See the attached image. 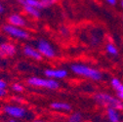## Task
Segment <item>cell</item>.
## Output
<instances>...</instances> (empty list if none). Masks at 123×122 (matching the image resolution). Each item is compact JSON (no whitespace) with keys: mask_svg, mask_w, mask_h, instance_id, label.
Masks as SVG:
<instances>
[{"mask_svg":"<svg viewBox=\"0 0 123 122\" xmlns=\"http://www.w3.org/2000/svg\"><path fill=\"white\" fill-rule=\"evenodd\" d=\"M70 69L72 70L73 73L84 76V77H87V78H90L92 80L99 81L103 78V74L100 70H98L96 68L89 67L82 65V64H73L70 66Z\"/></svg>","mask_w":123,"mask_h":122,"instance_id":"obj_1","label":"cell"},{"mask_svg":"<svg viewBox=\"0 0 123 122\" xmlns=\"http://www.w3.org/2000/svg\"><path fill=\"white\" fill-rule=\"evenodd\" d=\"M95 101L103 106L105 108H111L115 109L117 110H123V101L120 100L119 98H115L110 94L106 93H98L94 97Z\"/></svg>","mask_w":123,"mask_h":122,"instance_id":"obj_2","label":"cell"},{"mask_svg":"<svg viewBox=\"0 0 123 122\" xmlns=\"http://www.w3.org/2000/svg\"><path fill=\"white\" fill-rule=\"evenodd\" d=\"M26 83L29 86L37 87V88H45L48 90H57L60 87L58 81L48 77L42 78V77H37V76H32V77H29L26 80Z\"/></svg>","mask_w":123,"mask_h":122,"instance_id":"obj_3","label":"cell"},{"mask_svg":"<svg viewBox=\"0 0 123 122\" xmlns=\"http://www.w3.org/2000/svg\"><path fill=\"white\" fill-rule=\"evenodd\" d=\"M2 30L5 34H7L8 36L13 37L15 39L26 40L29 38V33L24 27H19V26H15L10 24H7L2 26Z\"/></svg>","mask_w":123,"mask_h":122,"instance_id":"obj_4","label":"cell"},{"mask_svg":"<svg viewBox=\"0 0 123 122\" xmlns=\"http://www.w3.org/2000/svg\"><path fill=\"white\" fill-rule=\"evenodd\" d=\"M3 112L6 115L16 119H23L28 115V111L24 106L15 105V104H6L3 108Z\"/></svg>","mask_w":123,"mask_h":122,"instance_id":"obj_5","label":"cell"},{"mask_svg":"<svg viewBox=\"0 0 123 122\" xmlns=\"http://www.w3.org/2000/svg\"><path fill=\"white\" fill-rule=\"evenodd\" d=\"M37 50L40 52L42 57H45L47 59H53L56 56V51L52 45L45 39H40L37 42L36 45Z\"/></svg>","mask_w":123,"mask_h":122,"instance_id":"obj_6","label":"cell"},{"mask_svg":"<svg viewBox=\"0 0 123 122\" xmlns=\"http://www.w3.org/2000/svg\"><path fill=\"white\" fill-rule=\"evenodd\" d=\"M18 48L15 44L4 42L0 44V59H8L17 54Z\"/></svg>","mask_w":123,"mask_h":122,"instance_id":"obj_7","label":"cell"},{"mask_svg":"<svg viewBox=\"0 0 123 122\" xmlns=\"http://www.w3.org/2000/svg\"><path fill=\"white\" fill-rule=\"evenodd\" d=\"M44 74H45L46 77H48V78L63 79V78H66L68 76V70H66L64 68H60V69L49 68V69H46L44 71Z\"/></svg>","mask_w":123,"mask_h":122,"instance_id":"obj_8","label":"cell"},{"mask_svg":"<svg viewBox=\"0 0 123 122\" xmlns=\"http://www.w3.org/2000/svg\"><path fill=\"white\" fill-rule=\"evenodd\" d=\"M8 24L15 25V26H19V27H25L27 24L26 20L22 16V15L17 14V13L11 14L8 17Z\"/></svg>","mask_w":123,"mask_h":122,"instance_id":"obj_9","label":"cell"},{"mask_svg":"<svg viewBox=\"0 0 123 122\" xmlns=\"http://www.w3.org/2000/svg\"><path fill=\"white\" fill-rule=\"evenodd\" d=\"M23 52L27 58H30L35 61H40L43 58L40 52L37 50V48H34L32 46H30V45H25L23 48Z\"/></svg>","mask_w":123,"mask_h":122,"instance_id":"obj_10","label":"cell"},{"mask_svg":"<svg viewBox=\"0 0 123 122\" xmlns=\"http://www.w3.org/2000/svg\"><path fill=\"white\" fill-rule=\"evenodd\" d=\"M17 1L22 5V6H25V5H27V6H32V7H35L39 10L41 9H44V5L42 4V2L40 0H17Z\"/></svg>","mask_w":123,"mask_h":122,"instance_id":"obj_11","label":"cell"},{"mask_svg":"<svg viewBox=\"0 0 123 122\" xmlns=\"http://www.w3.org/2000/svg\"><path fill=\"white\" fill-rule=\"evenodd\" d=\"M24 8V11L28 15V16L32 17V18H35V19H38L40 16H41V11L35 7H32V6H27V5H25L23 6Z\"/></svg>","mask_w":123,"mask_h":122,"instance_id":"obj_12","label":"cell"},{"mask_svg":"<svg viewBox=\"0 0 123 122\" xmlns=\"http://www.w3.org/2000/svg\"><path fill=\"white\" fill-rule=\"evenodd\" d=\"M51 108L55 110H63V111H69L71 110L70 104L67 103H62V102H54L51 104Z\"/></svg>","mask_w":123,"mask_h":122,"instance_id":"obj_13","label":"cell"},{"mask_svg":"<svg viewBox=\"0 0 123 122\" xmlns=\"http://www.w3.org/2000/svg\"><path fill=\"white\" fill-rule=\"evenodd\" d=\"M106 116L109 118L110 122H119L120 121L119 113H118L117 110H115V109L107 108L106 109Z\"/></svg>","mask_w":123,"mask_h":122,"instance_id":"obj_14","label":"cell"},{"mask_svg":"<svg viewBox=\"0 0 123 122\" xmlns=\"http://www.w3.org/2000/svg\"><path fill=\"white\" fill-rule=\"evenodd\" d=\"M111 86L116 90L117 94H123V84L120 82L119 79L112 78L111 79Z\"/></svg>","mask_w":123,"mask_h":122,"instance_id":"obj_15","label":"cell"},{"mask_svg":"<svg viewBox=\"0 0 123 122\" xmlns=\"http://www.w3.org/2000/svg\"><path fill=\"white\" fill-rule=\"evenodd\" d=\"M105 50H106V52L109 53L110 55H112V56H116V55L118 54V50H117V48L114 46L113 44H111V43L106 44Z\"/></svg>","mask_w":123,"mask_h":122,"instance_id":"obj_16","label":"cell"},{"mask_svg":"<svg viewBox=\"0 0 123 122\" xmlns=\"http://www.w3.org/2000/svg\"><path fill=\"white\" fill-rule=\"evenodd\" d=\"M81 121H82V115L78 112L71 114L68 118V122H81Z\"/></svg>","mask_w":123,"mask_h":122,"instance_id":"obj_17","label":"cell"},{"mask_svg":"<svg viewBox=\"0 0 123 122\" xmlns=\"http://www.w3.org/2000/svg\"><path fill=\"white\" fill-rule=\"evenodd\" d=\"M11 89L16 93H22L25 91V87L24 85H22L21 83H14L12 86H11Z\"/></svg>","mask_w":123,"mask_h":122,"instance_id":"obj_18","label":"cell"},{"mask_svg":"<svg viewBox=\"0 0 123 122\" xmlns=\"http://www.w3.org/2000/svg\"><path fill=\"white\" fill-rule=\"evenodd\" d=\"M40 1L42 2V4L44 5V7H45V8H47V7H49V6L53 5V3H54V2H56L55 0H40Z\"/></svg>","mask_w":123,"mask_h":122,"instance_id":"obj_19","label":"cell"},{"mask_svg":"<svg viewBox=\"0 0 123 122\" xmlns=\"http://www.w3.org/2000/svg\"><path fill=\"white\" fill-rule=\"evenodd\" d=\"M7 87H8V84H7V82H6L4 79L0 78V89L7 90Z\"/></svg>","mask_w":123,"mask_h":122,"instance_id":"obj_20","label":"cell"},{"mask_svg":"<svg viewBox=\"0 0 123 122\" xmlns=\"http://www.w3.org/2000/svg\"><path fill=\"white\" fill-rule=\"evenodd\" d=\"M7 95V90H3V89H0V99L4 98Z\"/></svg>","mask_w":123,"mask_h":122,"instance_id":"obj_21","label":"cell"},{"mask_svg":"<svg viewBox=\"0 0 123 122\" xmlns=\"http://www.w3.org/2000/svg\"><path fill=\"white\" fill-rule=\"evenodd\" d=\"M105 2L110 5H115L117 3V0H105Z\"/></svg>","mask_w":123,"mask_h":122,"instance_id":"obj_22","label":"cell"},{"mask_svg":"<svg viewBox=\"0 0 123 122\" xmlns=\"http://www.w3.org/2000/svg\"><path fill=\"white\" fill-rule=\"evenodd\" d=\"M4 12H5V7H4V5L2 4V2L0 1V15H2Z\"/></svg>","mask_w":123,"mask_h":122,"instance_id":"obj_23","label":"cell"},{"mask_svg":"<svg viewBox=\"0 0 123 122\" xmlns=\"http://www.w3.org/2000/svg\"><path fill=\"white\" fill-rule=\"evenodd\" d=\"M8 122H19V120L16 119V118H12V117H10V119L8 120Z\"/></svg>","mask_w":123,"mask_h":122,"instance_id":"obj_24","label":"cell"},{"mask_svg":"<svg viewBox=\"0 0 123 122\" xmlns=\"http://www.w3.org/2000/svg\"><path fill=\"white\" fill-rule=\"evenodd\" d=\"M61 31L63 32V33H68V29H66V28H63V29H61Z\"/></svg>","mask_w":123,"mask_h":122,"instance_id":"obj_25","label":"cell"},{"mask_svg":"<svg viewBox=\"0 0 123 122\" xmlns=\"http://www.w3.org/2000/svg\"><path fill=\"white\" fill-rule=\"evenodd\" d=\"M117 96H118V98H119L120 100L123 101V94H117Z\"/></svg>","mask_w":123,"mask_h":122,"instance_id":"obj_26","label":"cell"},{"mask_svg":"<svg viewBox=\"0 0 123 122\" xmlns=\"http://www.w3.org/2000/svg\"><path fill=\"white\" fill-rule=\"evenodd\" d=\"M31 122H44V121H42V120H40V119H35V120H33V121H31Z\"/></svg>","mask_w":123,"mask_h":122,"instance_id":"obj_27","label":"cell"},{"mask_svg":"<svg viewBox=\"0 0 123 122\" xmlns=\"http://www.w3.org/2000/svg\"><path fill=\"white\" fill-rule=\"evenodd\" d=\"M121 6H122V8H123V0H121Z\"/></svg>","mask_w":123,"mask_h":122,"instance_id":"obj_28","label":"cell"},{"mask_svg":"<svg viewBox=\"0 0 123 122\" xmlns=\"http://www.w3.org/2000/svg\"><path fill=\"white\" fill-rule=\"evenodd\" d=\"M0 1H2V0H0Z\"/></svg>","mask_w":123,"mask_h":122,"instance_id":"obj_29","label":"cell"},{"mask_svg":"<svg viewBox=\"0 0 123 122\" xmlns=\"http://www.w3.org/2000/svg\"><path fill=\"white\" fill-rule=\"evenodd\" d=\"M55 1H57V0H55Z\"/></svg>","mask_w":123,"mask_h":122,"instance_id":"obj_30","label":"cell"}]
</instances>
